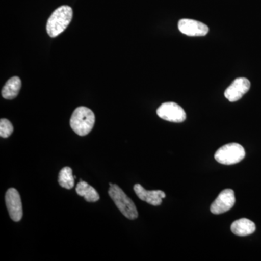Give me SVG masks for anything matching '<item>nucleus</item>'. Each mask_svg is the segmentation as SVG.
Instances as JSON below:
<instances>
[{
	"instance_id": "obj_3",
	"label": "nucleus",
	"mask_w": 261,
	"mask_h": 261,
	"mask_svg": "<svg viewBox=\"0 0 261 261\" xmlns=\"http://www.w3.org/2000/svg\"><path fill=\"white\" fill-rule=\"evenodd\" d=\"M110 188L108 194L111 197L117 207L121 214L130 220H135L138 218V211L135 204L129 197L122 190L121 187L114 184H109Z\"/></svg>"
},
{
	"instance_id": "obj_13",
	"label": "nucleus",
	"mask_w": 261,
	"mask_h": 261,
	"mask_svg": "<svg viewBox=\"0 0 261 261\" xmlns=\"http://www.w3.org/2000/svg\"><path fill=\"white\" fill-rule=\"evenodd\" d=\"M75 191L81 197H84L86 201L89 202H95L99 200V195L93 187L89 185L87 182L80 181L77 185Z\"/></svg>"
},
{
	"instance_id": "obj_12",
	"label": "nucleus",
	"mask_w": 261,
	"mask_h": 261,
	"mask_svg": "<svg viewBox=\"0 0 261 261\" xmlns=\"http://www.w3.org/2000/svg\"><path fill=\"white\" fill-rule=\"evenodd\" d=\"M21 88V80L18 76H13L7 82L3 90L2 96L6 99H13L18 96Z\"/></svg>"
},
{
	"instance_id": "obj_4",
	"label": "nucleus",
	"mask_w": 261,
	"mask_h": 261,
	"mask_svg": "<svg viewBox=\"0 0 261 261\" xmlns=\"http://www.w3.org/2000/svg\"><path fill=\"white\" fill-rule=\"evenodd\" d=\"M245 157V149L238 143L227 144L220 147L214 155L216 161L223 165L237 164L241 162Z\"/></svg>"
},
{
	"instance_id": "obj_5",
	"label": "nucleus",
	"mask_w": 261,
	"mask_h": 261,
	"mask_svg": "<svg viewBox=\"0 0 261 261\" xmlns=\"http://www.w3.org/2000/svg\"><path fill=\"white\" fill-rule=\"evenodd\" d=\"M157 114L165 121L181 123L186 120L187 115L185 110L173 102H165L157 110Z\"/></svg>"
},
{
	"instance_id": "obj_2",
	"label": "nucleus",
	"mask_w": 261,
	"mask_h": 261,
	"mask_svg": "<svg viewBox=\"0 0 261 261\" xmlns=\"http://www.w3.org/2000/svg\"><path fill=\"white\" fill-rule=\"evenodd\" d=\"M95 123V116L92 110L87 107L77 108L70 118V124L75 134L86 136L90 133Z\"/></svg>"
},
{
	"instance_id": "obj_15",
	"label": "nucleus",
	"mask_w": 261,
	"mask_h": 261,
	"mask_svg": "<svg viewBox=\"0 0 261 261\" xmlns=\"http://www.w3.org/2000/svg\"><path fill=\"white\" fill-rule=\"evenodd\" d=\"M13 132V126L11 122L5 118L0 120V136L3 138H8Z\"/></svg>"
},
{
	"instance_id": "obj_11",
	"label": "nucleus",
	"mask_w": 261,
	"mask_h": 261,
	"mask_svg": "<svg viewBox=\"0 0 261 261\" xmlns=\"http://www.w3.org/2000/svg\"><path fill=\"white\" fill-rule=\"evenodd\" d=\"M255 224L252 221L247 219H239L234 221L231 226L233 233L240 237L247 236L255 231Z\"/></svg>"
},
{
	"instance_id": "obj_9",
	"label": "nucleus",
	"mask_w": 261,
	"mask_h": 261,
	"mask_svg": "<svg viewBox=\"0 0 261 261\" xmlns=\"http://www.w3.org/2000/svg\"><path fill=\"white\" fill-rule=\"evenodd\" d=\"M250 88V82L247 79H236L225 91L224 95L230 102H237L248 92Z\"/></svg>"
},
{
	"instance_id": "obj_14",
	"label": "nucleus",
	"mask_w": 261,
	"mask_h": 261,
	"mask_svg": "<svg viewBox=\"0 0 261 261\" xmlns=\"http://www.w3.org/2000/svg\"><path fill=\"white\" fill-rule=\"evenodd\" d=\"M58 183L63 188L70 190L74 187L75 177L73 176V170L70 167H64L60 171Z\"/></svg>"
},
{
	"instance_id": "obj_6",
	"label": "nucleus",
	"mask_w": 261,
	"mask_h": 261,
	"mask_svg": "<svg viewBox=\"0 0 261 261\" xmlns=\"http://www.w3.org/2000/svg\"><path fill=\"white\" fill-rule=\"evenodd\" d=\"M5 202L10 218L18 222L23 217V206L19 192L15 188H10L5 194Z\"/></svg>"
},
{
	"instance_id": "obj_1",
	"label": "nucleus",
	"mask_w": 261,
	"mask_h": 261,
	"mask_svg": "<svg viewBox=\"0 0 261 261\" xmlns=\"http://www.w3.org/2000/svg\"><path fill=\"white\" fill-rule=\"evenodd\" d=\"M73 18V10L70 6L63 5L53 12L47 20V34L50 37H56L64 32Z\"/></svg>"
},
{
	"instance_id": "obj_10",
	"label": "nucleus",
	"mask_w": 261,
	"mask_h": 261,
	"mask_svg": "<svg viewBox=\"0 0 261 261\" xmlns=\"http://www.w3.org/2000/svg\"><path fill=\"white\" fill-rule=\"evenodd\" d=\"M136 195L141 200L149 203V205L159 206L162 203L163 199L166 197L165 192L161 190H153L147 191L140 184H137L134 187Z\"/></svg>"
},
{
	"instance_id": "obj_8",
	"label": "nucleus",
	"mask_w": 261,
	"mask_h": 261,
	"mask_svg": "<svg viewBox=\"0 0 261 261\" xmlns=\"http://www.w3.org/2000/svg\"><path fill=\"white\" fill-rule=\"evenodd\" d=\"M178 27L182 34L190 37H203L209 32L207 25L192 19H181L178 22Z\"/></svg>"
},
{
	"instance_id": "obj_7",
	"label": "nucleus",
	"mask_w": 261,
	"mask_h": 261,
	"mask_svg": "<svg viewBox=\"0 0 261 261\" xmlns=\"http://www.w3.org/2000/svg\"><path fill=\"white\" fill-rule=\"evenodd\" d=\"M236 202L234 192L231 189H226L221 192L211 206L212 214L219 215L231 210Z\"/></svg>"
}]
</instances>
